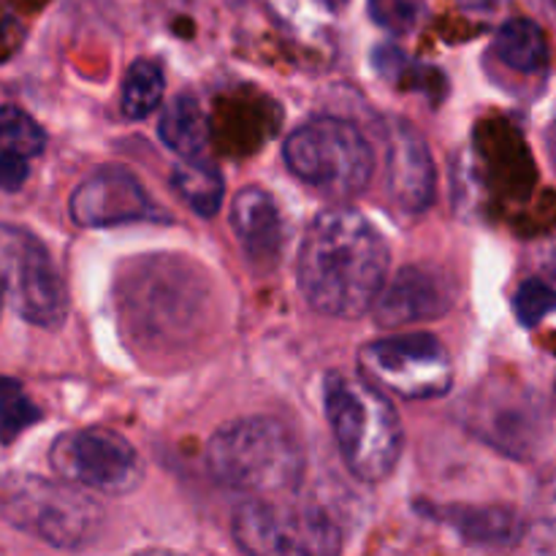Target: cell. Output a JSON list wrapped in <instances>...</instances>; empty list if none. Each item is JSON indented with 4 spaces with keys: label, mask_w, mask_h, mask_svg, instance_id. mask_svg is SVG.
Masks as SVG:
<instances>
[{
    "label": "cell",
    "mask_w": 556,
    "mask_h": 556,
    "mask_svg": "<svg viewBox=\"0 0 556 556\" xmlns=\"http://www.w3.org/2000/svg\"><path fill=\"white\" fill-rule=\"evenodd\" d=\"M389 244L356 210L320 212L304 233L299 288L329 318H362L389 280Z\"/></svg>",
    "instance_id": "obj_1"
},
{
    "label": "cell",
    "mask_w": 556,
    "mask_h": 556,
    "mask_svg": "<svg viewBox=\"0 0 556 556\" xmlns=\"http://www.w3.org/2000/svg\"><path fill=\"white\" fill-rule=\"evenodd\" d=\"M324 402L348 470L364 483L386 481L400 462L405 434L383 389L367 378L331 372L324 383Z\"/></svg>",
    "instance_id": "obj_2"
},
{
    "label": "cell",
    "mask_w": 556,
    "mask_h": 556,
    "mask_svg": "<svg viewBox=\"0 0 556 556\" xmlns=\"http://www.w3.org/2000/svg\"><path fill=\"white\" fill-rule=\"evenodd\" d=\"M206 467L220 486L253 494L293 492L304 476V451L291 427L269 416H248L217 429Z\"/></svg>",
    "instance_id": "obj_3"
},
{
    "label": "cell",
    "mask_w": 556,
    "mask_h": 556,
    "mask_svg": "<svg viewBox=\"0 0 556 556\" xmlns=\"http://www.w3.org/2000/svg\"><path fill=\"white\" fill-rule=\"evenodd\" d=\"M0 514L16 530L54 548H85L101 535L103 508L68 483L14 476L0 492Z\"/></svg>",
    "instance_id": "obj_4"
},
{
    "label": "cell",
    "mask_w": 556,
    "mask_h": 556,
    "mask_svg": "<svg viewBox=\"0 0 556 556\" xmlns=\"http://www.w3.org/2000/svg\"><path fill=\"white\" fill-rule=\"evenodd\" d=\"M288 168L302 182L334 199L364 193L375 172V152L362 130L337 117H318L293 130L282 147Z\"/></svg>",
    "instance_id": "obj_5"
},
{
    "label": "cell",
    "mask_w": 556,
    "mask_h": 556,
    "mask_svg": "<svg viewBox=\"0 0 556 556\" xmlns=\"http://www.w3.org/2000/svg\"><path fill=\"white\" fill-rule=\"evenodd\" d=\"M0 282L20 318L58 329L68 315V293L47 244L33 231L0 223Z\"/></svg>",
    "instance_id": "obj_6"
},
{
    "label": "cell",
    "mask_w": 556,
    "mask_h": 556,
    "mask_svg": "<svg viewBox=\"0 0 556 556\" xmlns=\"http://www.w3.org/2000/svg\"><path fill=\"white\" fill-rule=\"evenodd\" d=\"M456 418L462 427L494 451L530 459L546 434V413L541 400L519 383L486 380L459 402Z\"/></svg>",
    "instance_id": "obj_7"
},
{
    "label": "cell",
    "mask_w": 556,
    "mask_h": 556,
    "mask_svg": "<svg viewBox=\"0 0 556 556\" xmlns=\"http://www.w3.org/2000/svg\"><path fill=\"white\" fill-rule=\"evenodd\" d=\"M233 541L258 556H329L342 548V532L318 508L253 500L233 516Z\"/></svg>",
    "instance_id": "obj_8"
},
{
    "label": "cell",
    "mask_w": 556,
    "mask_h": 556,
    "mask_svg": "<svg viewBox=\"0 0 556 556\" xmlns=\"http://www.w3.org/2000/svg\"><path fill=\"white\" fill-rule=\"evenodd\" d=\"M362 372L378 389L402 400H438L454 386V364L432 334L378 340L362 351Z\"/></svg>",
    "instance_id": "obj_9"
},
{
    "label": "cell",
    "mask_w": 556,
    "mask_h": 556,
    "mask_svg": "<svg viewBox=\"0 0 556 556\" xmlns=\"http://www.w3.org/2000/svg\"><path fill=\"white\" fill-rule=\"evenodd\" d=\"M54 472L63 481L103 494H128L144 481V465L123 434L103 427L60 434L49 451Z\"/></svg>",
    "instance_id": "obj_10"
},
{
    "label": "cell",
    "mask_w": 556,
    "mask_h": 556,
    "mask_svg": "<svg viewBox=\"0 0 556 556\" xmlns=\"http://www.w3.org/2000/svg\"><path fill=\"white\" fill-rule=\"evenodd\" d=\"M155 204L144 185L119 166H103L79 182L71 195V217L81 228H109L150 220Z\"/></svg>",
    "instance_id": "obj_11"
},
{
    "label": "cell",
    "mask_w": 556,
    "mask_h": 556,
    "mask_svg": "<svg viewBox=\"0 0 556 556\" xmlns=\"http://www.w3.org/2000/svg\"><path fill=\"white\" fill-rule=\"evenodd\" d=\"M456 288L448 271L429 264L405 266L375 302L380 326L400 329L418 320H438L454 307Z\"/></svg>",
    "instance_id": "obj_12"
},
{
    "label": "cell",
    "mask_w": 556,
    "mask_h": 556,
    "mask_svg": "<svg viewBox=\"0 0 556 556\" xmlns=\"http://www.w3.org/2000/svg\"><path fill=\"white\" fill-rule=\"evenodd\" d=\"M389 190L405 212H424L434 201V161L413 125L394 123L389 134Z\"/></svg>",
    "instance_id": "obj_13"
},
{
    "label": "cell",
    "mask_w": 556,
    "mask_h": 556,
    "mask_svg": "<svg viewBox=\"0 0 556 556\" xmlns=\"http://www.w3.org/2000/svg\"><path fill=\"white\" fill-rule=\"evenodd\" d=\"M429 514L478 548H514L527 538V519L508 505H448Z\"/></svg>",
    "instance_id": "obj_14"
},
{
    "label": "cell",
    "mask_w": 556,
    "mask_h": 556,
    "mask_svg": "<svg viewBox=\"0 0 556 556\" xmlns=\"http://www.w3.org/2000/svg\"><path fill=\"white\" fill-rule=\"evenodd\" d=\"M231 226L242 248L255 261L277 258L282 248V217L280 206L264 188H242L233 199Z\"/></svg>",
    "instance_id": "obj_15"
},
{
    "label": "cell",
    "mask_w": 556,
    "mask_h": 556,
    "mask_svg": "<svg viewBox=\"0 0 556 556\" xmlns=\"http://www.w3.org/2000/svg\"><path fill=\"white\" fill-rule=\"evenodd\" d=\"M157 134H161L163 144L172 152H177L182 161L204 157L206 147H210V123H206V114L201 109V103L193 96H188V92H179L163 109Z\"/></svg>",
    "instance_id": "obj_16"
},
{
    "label": "cell",
    "mask_w": 556,
    "mask_h": 556,
    "mask_svg": "<svg viewBox=\"0 0 556 556\" xmlns=\"http://www.w3.org/2000/svg\"><path fill=\"white\" fill-rule=\"evenodd\" d=\"M494 52L519 74H538L548 65V41L532 20H508L494 38Z\"/></svg>",
    "instance_id": "obj_17"
},
{
    "label": "cell",
    "mask_w": 556,
    "mask_h": 556,
    "mask_svg": "<svg viewBox=\"0 0 556 556\" xmlns=\"http://www.w3.org/2000/svg\"><path fill=\"white\" fill-rule=\"evenodd\" d=\"M172 185L179 193V199L190 210L199 212L201 217L217 215L223 204V193H226L223 174L204 157H190V161L179 163L172 172Z\"/></svg>",
    "instance_id": "obj_18"
},
{
    "label": "cell",
    "mask_w": 556,
    "mask_h": 556,
    "mask_svg": "<svg viewBox=\"0 0 556 556\" xmlns=\"http://www.w3.org/2000/svg\"><path fill=\"white\" fill-rule=\"evenodd\" d=\"M166 92V76L155 60L139 58L130 63L123 81V114L134 123L147 119L163 101Z\"/></svg>",
    "instance_id": "obj_19"
},
{
    "label": "cell",
    "mask_w": 556,
    "mask_h": 556,
    "mask_svg": "<svg viewBox=\"0 0 556 556\" xmlns=\"http://www.w3.org/2000/svg\"><path fill=\"white\" fill-rule=\"evenodd\" d=\"M527 538L538 552L556 554V467L538 478L530 516H527Z\"/></svg>",
    "instance_id": "obj_20"
},
{
    "label": "cell",
    "mask_w": 556,
    "mask_h": 556,
    "mask_svg": "<svg viewBox=\"0 0 556 556\" xmlns=\"http://www.w3.org/2000/svg\"><path fill=\"white\" fill-rule=\"evenodd\" d=\"M0 147L22 157H36L47 147V134L30 114L5 103L0 106Z\"/></svg>",
    "instance_id": "obj_21"
},
{
    "label": "cell",
    "mask_w": 556,
    "mask_h": 556,
    "mask_svg": "<svg viewBox=\"0 0 556 556\" xmlns=\"http://www.w3.org/2000/svg\"><path fill=\"white\" fill-rule=\"evenodd\" d=\"M41 418V410L30 402L16 380L0 378V443L9 445Z\"/></svg>",
    "instance_id": "obj_22"
},
{
    "label": "cell",
    "mask_w": 556,
    "mask_h": 556,
    "mask_svg": "<svg viewBox=\"0 0 556 556\" xmlns=\"http://www.w3.org/2000/svg\"><path fill=\"white\" fill-rule=\"evenodd\" d=\"M556 309V291L541 277H530L519 286L514 296V313L519 318L521 326L532 329V326L541 324L548 313Z\"/></svg>",
    "instance_id": "obj_23"
},
{
    "label": "cell",
    "mask_w": 556,
    "mask_h": 556,
    "mask_svg": "<svg viewBox=\"0 0 556 556\" xmlns=\"http://www.w3.org/2000/svg\"><path fill=\"white\" fill-rule=\"evenodd\" d=\"M369 14L386 30L405 33L416 22V5L410 0H369Z\"/></svg>",
    "instance_id": "obj_24"
},
{
    "label": "cell",
    "mask_w": 556,
    "mask_h": 556,
    "mask_svg": "<svg viewBox=\"0 0 556 556\" xmlns=\"http://www.w3.org/2000/svg\"><path fill=\"white\" fill-rule=\"evenodd\" d=\"M27 174H30V168H27V157L0 147V190L14 193V190H20L22 185L27 182Z\"/></svg>",
    "instance_id": "obj_25"
},
{
    "label": "cell",
    "mask_w": 556,
    "mask_h": 556,
    "mask_svg": "<svg viewBox=\"0 0 556 556\" xmlns=\"http://www.w3.org/2000/svg\"><path fill=\"white\" fill-rule=\"evenodd\" d=\"M3 302H5V293H3V282H0V313H3Z\"/></svg>",
    "instance_id": "obj_26"
},
{
    "label": "cell",
    "mask_w": 556,
    "mask_h": 556,
    "mask_svg": "<svg viewBox=\"0 0 556 556\" xmlns=\"http://www.w3.org/2000/svg\"><path fill=\"white\" fill-rule=\"evenodd\" d=\"M546 5H548V9L556 11V0H546Z\"/></svg>",
    "instance_id": "obj_27"
}]
</instances>
